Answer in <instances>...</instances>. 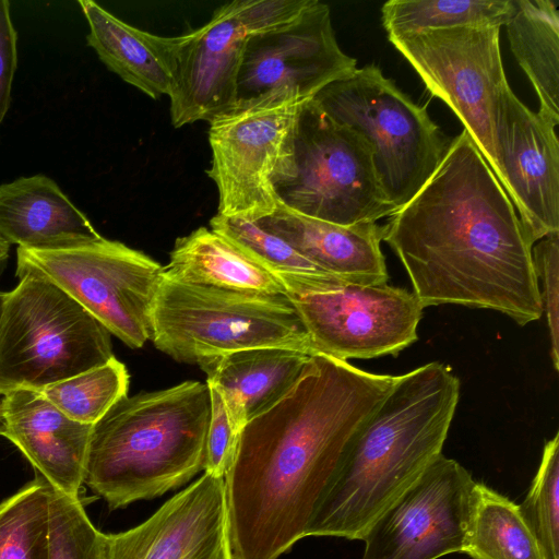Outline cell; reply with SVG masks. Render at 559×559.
Returning <instances> with one entry per match:
<instances>
[{"instance_id":"obj_1","label":"cell","mask_w":559,"mask_h":559,"mask_svg":"<svg viewBox=\"0 0 559 559\" xmlns=\"http://www.w3.org/2000/svg\"><path fill=\"white\" fill-rule=\"evenodd\" d=\"M396 376L323 354L243 427L224 477L234 559H277L306 531L352 441Z\"/></svg>"},{"instance_id":"obj_2","label":"cell","mask_w":559,"mask_h":559,"mask_svg":"<svg viewBox=\"0 0 559 559\" xmlns=\"http://www.w3.org/2000/svg\"><path fill=\"white\" fill-rule=\"evenodd\" d=\"M383 228V240L402 262L424 309H488L522 326L544 313L533 242L465 130Z\"/></svg>"},{"instance_id":"obj_3","label":"cell","mask_w":559,"mask_h":559,"mask_svg":"<svg viewBox=\"0 0 559 559\" xmlns=\"http://www.w3.org/2000/svg\"><path fill=\"white\" fill-rule=\"evenodd\" d=\"M460 399L451 368L396 376L324 489L306 536L362 540L374 521L442 454Z\"/></svg>"},{"instance_id":"obj_4","label":"cell","mask_w":559,"mask_h":559,"mask_svg":"<svg viewBox=\"0 0 559 559\" xmlns=\"http://www.w3.org/2000/svg\"><path fill=\"white\" fill-rule=\"evenodd\" d=\"M210 411L199 381L123 397L93 425L84 484L110 509L186 485L204 471Z\"/></svg>"},{"instance_id":"obj_5","label":"cell","mask_w":559,"mask_h":559,"mask_svg":"<svg viewBox=\"0 0 559 559\" xmlns=\"http://www.w3.org/2000/svg\"><path fill=\"white\" fill-rule=\"evenodd\" d=\"M0 318V396L40 391L114 356L109 331L67 292L26 273Z\"/></svg>"},{"instance_id":"obj_6","label":"cell","mask_w":559,"mask_h":559,"mask_svg":"<svg viewBox=\"0 0 559 559\" xmlns=\"http://www.w3.org/2000/svg\"><path fill=\"white\" fill-rule=\"evenodd\" d=\"M274 191L287 209L337 225L376 223L396 212L379 180L370 143L313 99L299 108Z\"/></svg>"},{"instance_id":"obj_7","label":"cell","mask_w":559,"mask_h":559,"mask_svg":"<svg viewBox=\"0 0 559 559\" xmlns=\"http://www.w3.org/2000/svg\"><path fill=\"white\" fill-rule=\"evenodd\" d=\"M151 341L173 359L188 364L259 347L316 354L287 296L227 292L164 275L153 304Z\"/></svg>"},{"instance_id":"obj_8","label":"cell","mask_w":559,"mask_h":559,"mask_svg":"<svg viewBox=\"0 0 559 559\" xmlns=\"http://www.w3.org/2000/svg\"><path fill=\"white\" fill-rule=\"evenodd\" d=\"M333 120L372 146L384 193L399 211L431 178L452 139L373 63L323 87L313 98Z\"/></svg>"},{"instance_id":"obj_9","label":"cell","mask_w":559,"mask_h":559,"mask_svg":"<svg viewBox=\"0 0 559 559\" xmlns=\"http://www.w3.org/2000/svg\"><path fill=\"white\" fill-rule=\"evenodd\" d=\"M316 354L347 361L396 356L418 338L424 308L413 292L332 274H274Z\"/></svg>"},{"instance_id":"obj_10","label":"cell","mask_w":559,"mask_h":559,"mask_svg":"<svg viewBox=\"0 0 559 559\" xmlns=\"http://www.w3.org/2000/svg\"><path fill=\"white\" fill-rule=\"evenodd\" d=\"M163 271L146 254L104 237L64 250H16L17 276L31 273L55 283L131 348L151 340Z\"/></svg>"},{"instance_id":"obj_11","label":"cell","mask_w":559,"mask_h":559,"mask_svg":"<svg viewBox=\"0 0 559 559\" xmlns=\"http://www.w3.org/2000/svg\"><path fill=\"white\" fill-rule=\"evenodd\" d=\"M498 25L432 28L389 37L427 90L459 117L502 186L495 139L498 99L509 85Z\"/></svg>"},{"instance_id":"obj_12","label":"cell","mask_w":559,"mask_h":559,"mask_svg":"<svg viewBox=\"0 0 559 559\" xmlns=\"http://www.w3.org/2000/svg\"><path fill=\"white\" fill-rule=\"evenodd\" d=\"M311 0H234L207 23L180 35L174 90L175 128L210 122L236 104L237 78L248 39L294 21Z\"/></svg>"},{"instance_id":"obj_13","label":"cell","mask_w":559,"mask_h":559,"mask_svg":"<svg viewBox=\"0 0 559 559\" xmlns=\"http://www.w3.org/2000/svg\"><path fill=\"white\" fill-rule=\"evenodd\" d=\"M304 102H263L236 107L211 120L209 177L218 191L217 214L258 222L278 200L274 181L292 148Z\"/></svg>"},{"instance_id":"obj_14","label":"cell","mask_w":559,"mask_h":559,"mask_svg":"<svg viewBox=\"0 0 559 559\" xmlns=\"http://www.w3.org/2000/svg\"><path fill=\"white\" fill-rule=\"evenodd\" d=\"M356 69V59L344 53L336 41L329 5L311 0L294 21L248 39L234 108L263 102H306Z\"/></svg>"},{"instance_id":"obj_15","label":"cell","mask_w":559,"mask_h":559,"mask_svg":"<svg viewBox=\"0 0 559 559\" xmlns=\"http://www.w3.org/2000/svg\"><path fill=\"white\" fill-rule=\"evenodd\" d=\"M476 481L440 454L370 526L361 559H439L463 552Z\"/></svg>"},{"instance_id":"obj_16","label":"cell","mask_w":559,"mask_h":559,"mask_svg":"<svg viewBox=\"0 0 559 559\" xmlns=\"http://www.w3.org/2000/svg\"><path fill=\"white\" fill-rule=\"evenodd\" d=\"M556 124L527 108L507 85L495 139L507 192L533 245L559 233V140Z\"/></svg>"},{"instance_id":"obj_17","label":"cell","mask_w":559,"mask_h":559,"mask_svg":"<svg viewBox=\"0 0 559 559\" xmlns=\"http://www.w3.org/2000/svg\"><path fill=\"white\" fill-rule=\"evenodd\" d=\"M105 559H234L224 478L204 472L143 523L106 534Z\"/></svg>"},{"instance_id":"obj_18","label":"cell","mask_w":559,"mask_h":559,"mask_svg":"<svg viewBox=\"0 0 559 559\" xmlns=\"http://www.w3.org/2000/svg\"><path fill=\"white\" fill-rule=\"evenodd\" d=\"M93 425L71 419L39 391L1 396L0 435L15 444L52 488L80 497Z\"/></svg>"},{"instance_id":"obj_19","label":"cell","mask_w":559,"mask_h":559,"mask_svg":"<svg viewBox=\"0 0 559 559\" xmlns=\"http://www.w3.org/2000/svg\"><path fill=\"white\" fill-rule=\"evenodd\" d=\"M255 223L322 271L346 282L381 284L389 280L380 248L384 228L377 223L337 225L301 215L280 202L271 215Z\"/></svg>"},{"instance_id":"obj_20","label":"cell","mask_w":559,"mask_h":559,"mask_svg":"<svg viewBox=\"0 0 559 559\" xmlns=\"http://www.w3.org/2000/svg\"><path fill=\"white\" fill-rule=\"evenodd\" d=\"M100 238L51 178L34 175L0 186V241L17 248L53 251Z\"/></svg>"},{"instance_id":"obj_21","label":"cell","mask_w":559,"mask_h":559,"mask_svg":"<svg viewBox=\"0 0 559 559\" xmlns=\"http://www.w3.org/2000/svg\"><path fill=\"white\" fill-rule=\"evenodd\" d=\"M79 4L88 24L87 45L124 82L157 99L175 85L179 36L164 37L139 29L91 0Z\"/></svg>"},{"instance_id":"obj_22","label":"cell","mask_w":559,"mask_h":559,"mask_svg":"<svg viewBox=\"0 0 559 559\" xmlns=\"http://www.w3.org/2000/svg\"><path fill=\"white\" fill-rule=\"evenodd\" d=\"M311 355L282 347H259L214 356L198 365L222 393L242 429L281 400L296 383Z\"/></svg>"},{"instance_id":"obj_23","label":"cell","mask_w":559,"mask_h":559,"mask_svg":"<svg viewBox=\"0 0 559 559\" xmlns=\"http://www.w3.org/2000/svg\"><path fill=\"white\" fill-rule=\"evenodd\" d=\"M163 275L169 280L247 295L284 297L276 275L221 234L199 227L176 240Z\"/></svg>"},{"instance_id":"obj_24","label":"cell","mask_w":559,"mask_h":559,"mask_svg":"<svg viewBox=\"0 0 559 559\" xmlns=\"http://www.w3.org/2000/svg\"><path fill=\"white\" fill-rule=\"evenodd\" d=\"M510 47L539 100L538 114L559 124V10L550 0H511L504 24Z\"/></svg>"},{"instance_id":"obj_25","label":"cell","mask_w":559,"mask_h":559,"mask_svg":"<svg viewBox=\"0 0 559 559\" xmlns=\"http://www.w3.org/2000/svg\"><path fill=\"white\" fill-rule=\"evenodd\" d=\"M463 552L472 559H547L520 506L477 481Z\"/></svg>"},{"instance_id":"obj_26","label":"cell","mask_w":559,"mask_h":559,"mask_svg":"<svg viewBox=\"0 0 559 559\" xmlns=\"http://www.w3.org/2000/svg\"><path fill=\"white\" fill-rule=\"evenodd\" d=\"M511 0H390L381 19L388 37L432 28L506 24Z\"/></svg>"},{"instance_id":"obj_27","label":"cell","mask_w":559,"mask_h":559,"mask_svg":"<svg viewBox=\"0 0 559 559\" xmlns=\"http://www.w3.org/2000/svg\"><path fill=\"white\" fill-rule=\"evenodd\" d=\"M49 484L38 474L0 503V559H49Z\"/></svg>"},{"instance_id":"obj_28","label":"cell","mask_w":559,"mask_h":559,"mask_svg":"<svg viewBox=\"0 0 559 559\" xmlns=\"http://www.w3.org/2000/svg\"><path fill=\"white\" fill-rule=\"evenodd\" d=\"M129 373L116 357L39 392L68 417L95 425L128 396Z\"/></svg>"},{"instance_id":"obj_29","label":"cell","mask_w":559,"mask_h":559,"mask_svg":"<svg viewBox=\"0 0 559 559\" xmlns=\"http://www.w3.org/2000/svg\"><path fill=\"white\" fill-rule=\"evenodd\" d=\"M520 509L547 559H559V433L543 450L537 473Z\"/></svg>"},{"instance_id":"obj_30","label":"cell","mask_w":559,"mask_h":559,"mask_svg":"<svg viewBox=\"0 0 559 559\" xmlns=\"http://www.w3.org/2000/svg\"><path fill=\"white\" fill-rule=\"evenodd\" d=\"M49 559H105L106 534L87 516L80 497L49 485Z\"/></svg>"},{"instance_id":"obj_31","label":"cell","mask_w":559,"mask_h":559,"mask_svg":"<svg viewBox=\"0 0 559 559\" xmlns=\"http://www.w3.org/2000/svg\"><path fill=\"white\" fill-rule=\"evenodd\" d=\"M210 227L233 241L273 274H329L255 222L216 214L211 218Z\"/></svg>"},{"instance_id":"obj_32","label":"cell","mask_w":559,"mask_h":559,"mask_svg":"<svg viewBox=\"0 0 559 559\" xmlns=\"http://www.w3.org/2000/svg\"><path fill=\"white\" fill-rule=\"evenodd\" d=\"M543 311L550 336V357L559 369V233H552L532 247Z\"/></svg>"},{"instance_id":"obj_33","label":"cell","mask_w":559,"mask_h":559,"mask_svg":"<svg viewBox=\"0 0 559 559\" xmlns=\"http://www.w3.org/2000/svg\"><path fill=\"white\" fill-rule=\"evenodd\" d=\"M211 400L204 472L224 478L236 452L242 428L229 414L219 390L207 383Z\"/></svg>"},{"instance_id":"obj_34","label":"cell","mask_w":559,"mask_h":559,"mask_svg":"<svg viewBox=\"0 0 559 559\" xmlns=\"http://www.w3.org/2000/svg\"><path fill=\"white\" fill-rule=\"evenodd\" d=\"M17 69V33L11 20L10 2L0 0V126L9 111Z\"/></svg>"},{"instance_id":"obj_35","label":"cell","mask_w":559,"mask_h":559,"mask_svg":"<svg viewBox=\"0 0 559 559\" xmlns=\"http://www.w3.org/2000/svg\"><path fill=\"white\" fill-rule=\"evenodd\" d=\"M10 254V246L0 241V276L3 273Z\"/></svg>"},{"instance_id":"obj_36","label":"cell","mask_w":559,"mask_h":559,"mask_svg":"<svg viewBox=\"0 0 559 559\" xmlns=\"http://www.w3.org/2000/svg\"><path fill=\"white\" fill-rule=\"evenodd\" d=\"M5 295H7V293L0 292V318H1V314H2V309H3V305H4V300H5Z\"/></svg>"},{"instance_id":"obj_37","label":"cell","mask_w":559,"mask_h":559,"mask_svg":"<svg viewBox=\"0 0 559 559\" xmlns=\"http://www.w3.org/2000/svg\"><path fill=\"white\" fill-rule=\"evenodd\" d=\"M0 404H1V396H0Z\"/></svg>"}]
</instances>
